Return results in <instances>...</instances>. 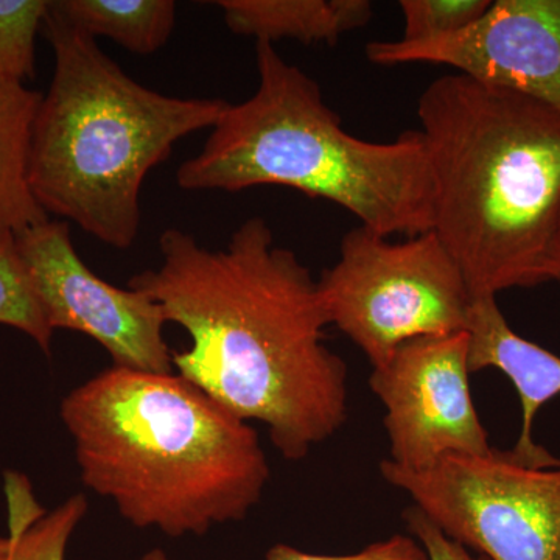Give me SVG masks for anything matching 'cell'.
I'll use <instances>...</instances> for the list:
<instances>
[{
  "mask_svg": "<svg viewBox=\"0 0 560 560\" xmlns=\"http://www.w3.org/2000/svg\"><path fill=\"white\" fill-rule=\"evenodd\" d=\"M162 261L128 280L189 334L173 352L180 377L238 419L265 423L285 459L300 460L348 420V366L327 348L318 289L293 250L276 246L261 217L208 249L189 232L164 231Z\"/></svg>",
  "mask_w": 560,
  "mask_h": 560,
  "instance_id": "cell-1",
  "label": "cell"
},
{
  "mask_svg": "<svg viewBox=\"0 0 560 560\" xmlns=\"http://www.w3.org/2000/svg\"><path fill=\"white\" fill-rule=\"evenodd\" d=\"M60 415L84 486L136 528L205 536L245 521L270 480L256 430L179 374L110 366Z\"/></svg>",
  "mask_w": 560,
  "mask_h": 560,
  "instance_id": "cell-2",
  "label": "cell"
},
{
  "mask_svg": "<svg viewBox=\"0 0 560 560\" xmlns=\"http://www.w3.org/2000/svg\"><path fill=\"white\" fill-rule=\"evenodd\" d=\"M433 173V232L471 298L556 280L560 114L447 73L418 103Z\"/></svg>",
  "mask_w": 560,
  "mask_h": 560,
  "instance_id": "cell-3",
  "label": "cell"
},
{
  "mask_svg": "<svg viewBox=\"0 0 560 560\" xmlns=\"http://www.w3.org/2000/svg\"><path fill=\"white\" fill-rule=\"evenodd\" d=\"M256 61L259 86L248 101L228 103L200 153L180 164V189L283 186L340 206L385 237L433 231V173L420 131L386 143L355 138L275 44L257 40Z\"/></svg>",
  "mask_w": 560,
  "mask_h": 560,
  "instance_id": "cell-4",
  "label": "cell"
},
{
  "mask_svg": "<svg viewBox=\"0 0 560 560\" xmlns=\"http://www.w3.org/2000/svg\"><path fill=\"white\" fill-rule=\"evenodd\" d=\"M43 25L55 70L33 124V197L47 215L73 221L113 248H130L147 175L178 140L212 128L228 103L142 86L50 3Z\"/></svg>",
  "mask_w": 560,
  "mask_h": 560,
  "instance_id": "cell-5",
  "label": "cell"
},
{
  "mask_svg": "<svg viewBox=\"0 0 560 560\" xmlns=\"http://www.w3.org/2000/svg\"><path fill=\"white\" fill-rule=\"evenodd\" d=\"M329 323L382 366L401 345L467 330L466 279L433 231L405 242L360 226L318 280Z\"/></svg>",
  "mask_w": 560,
  "mask_h": 560,
  "instance_id": "cell-6",
  "label": "cell"
},
{
  "mask_svg": "<svg viewBox=\"0 0 560 560\" xmlns=\"http://www.w3.org/2000/svg\"><path fill=\"white\" fill-rule=\"evenodd\" d=\"M404 490L448 539L488 560H560V466L534 469L510 453L447 455L422 470L385 459Z\"/></svg>",
  "mask_w": 560,
  "mask_h": 560,
  "instance_id": "cell-7",
  "label": "cell"
},
{
  "mask_svg": "<svg viewBox=\"0 0 560 560\" xmlns=\"http://www.w3.org/2000/svg\"><path fill=\"white\" fill-rule=\"evenodd\" d=\"M467 330L401 345L374 368L372 393L385 407L389 459L422 470L447 455L489 453V434L471 399Z\"/></svg>",
  "mask_w": 560,
  "mask_h": 560,
  "instance_id": "cell-8",
  "label": "cell"
},
{
  "mask_svg": "<svg viewBox=\"0 0 560 560\" xmlns=\"http://www.w3.org/2000/svg\"><path fill=\"white\" fill-rule=\"evenodd\" d=\"M14 241L51 330L88 335L108 350L114 366L173 372L160 304L95 276L77 253L68 221H43Z\"/></svg>",
  "mask_w": 560,
  "mask_h": 560,
  "instance_id": "cell-9",
  "label": "cell"
},
{
  "mask_svg": "<svg viewBox=\"0 0 560 560\" xmlns=\"http://www.w3.org/2000/svg\"><path fill=\"white\" fill-rule=\"evenodd\" d=\"M366 57L377 66H448L560 114V0H497L466 31L419 40H372Z\"/></svg>",
  "mask_w": 560,
  "mask_h": 560,
  "instance_id": "cell-10",
  "label": "cell"
},
{
  "mask_svg": "<svg viewBox=\"0 0 560 560\" xmlns=\"http://www.w3.org/2000/svg\"><path fill=\"white\" fill-rule=\"evenodd\" d=\"M470 372L493 370L510 378L522 405V429L510 456L526 467L551 469L560 459L533 438L541 408L560 396V357L515 334L500 311L497 296L475 298L469 323Z\"/></svg>",
  "mask_w": 560,
  "mask_h": 560,
  "instance_id": "cell-11",
  "label": "cell"
},
{
  "mask_svg": "<svg viewBox=\"0 0 560 560\" xmlns=\"http://www.w3.org/2000/svg\"><path fill=\"white\" fill-rule=\"evenodd\" d=\"M215 5L235 35L271 44L296 39L307 46H335L346 33L370 24L374 14L370 0H220Z\"/></svg>",
  "mask_w": 560,
  "mask_h": 560,
  "instance_id": "cell-12",
  "label": "cell"
},
{
  "mask_svg": "<svg viewBox=\"0 0 560 560\" xmlns=\"http://www.w3.org/2000/svg\"><path fill=\"white\" fill-rule=\"evenodd\" d=\"M43 94L0 79V237L49 220L28 184L33 124Z\"/></svg>",
  "mask_w": 560,
  "mask_h": 560,
  "instance_id": "cell-13",
  "label": "cell"
},
{
  "mask_svg": "<svg viewBox=\"0 0 560 560\" xmlns=\"http://www.w3.org/2000/svg\"><path fill=\"white\" fill-rule=\"evenodd\" d=\"M50 5L77 31L113 39L132 54H154L175 31L172 0H57Z\"/></svg>",
  "mask_w": 560,
  "mask_h": 560,
  "instance_id": "cell-14",
  "label": "cell"
},
{
  "mask_svg": "<svg viewBox=\"0 0 560 560\" xmlns=\"http://www.w3.org/2000/svg\"><path fill=\"white\" fill-rule=\"evenodd\" d=\"M5 489L9 536H0V560H66L69 539L90 508L86 497L77 493L46 512L22 475L7 474Z\"/></svg>",
  "mask_w": 560,
  "mask_h": 560,
  "instance_id": "cell-15",
  "label": "cell"
},
{
  "mask_svg": "<svg viewBox=\"0 0 560 560\" xmlns=\"http://www.w3.org/2000/svg\"><path fill=\"white\" fill-rule=\"evenodd\" d=\"M0 324L24 331L50 355L54 330L22 265L13 234L0 237Z\"/></svg>",
  "mask_w": 560,
  "mask_h": 560,
  "instance_id": "cell-16",
  "label": "cell"
},
{
  "mask_svg": "<svg viewBox=\"0 0 560 560\" xmlns=\"http://www.w3.org/2000/svg\"><path fill=\"white\" fill-rule=\"evenodd\" d=\"M47 0H0V79L24 84L35 77L36 35Z\"/></svg>",
  "mask_w": 560,
  "mask_h": 560,
  "instance_id": "cell-17",
  "label": "cell"
},
{
  "mask_svg": "<svg viewBox=\"0 0 560 560\" xmlns=\"http://www.w3.org/2000/svg\"><path fill=\"white\" fill-rule=\"evenodd\" d=\"M490 3V0H400L405 22L400 39H429L466 31L480 20Z\"/></svg>",
  "mask_w": 560,
  "mask_h": 560,
  "instance_id": "cell-18",
  "label": "cell"
},
{
  "mask_svg": "<svg viewBox=\"0 0 560 560\" xmlns=\"http://www.w3.org/2000/svg\"><path fill=\"white\" fill-rule=\"evenodd\" d=\"M140 560H168L164 551L156 548L143 555ZM267 560H430L425 548L416 537L396 534L389 539L371 544L353 555L327 556L304 552L290 545L278 544L267 552Z\"/></svg>",
  "mask_w": 560,
  "mask_h": 560,
  "instance_id": "cell-19",
  "label": "cell"
},
{
  "mask_svg": "<svg viewBox=\"0 0 560 560\" xmlns=\"http://www.w3.org/2000/svg\"><path fill=\"white\" fill-rule=\"evenodd\" d=\"M404 521L411 536L425 548L430 560H488L481 556L475 558L467 548L448 539L416 506H410L404 512Z\"/></svg>",
  "mask_w": 560,
  "mask_h": 560,
  "instance_id": "cell-20",
  "label": "cell"
},
{
  "mask_svg": "<svg viewBox=\"0 0 560 560\" xmlns=\"http://www.w3.org/2000/svg\"><path fill=\"white\" fill-rule=\"evenodd\" d=\"M556 280L560 282V235H559V250H558V271H556Z\"/></svg>",
  "mask_w": 560,
  "mask_h": 560,
  "instance_id": "cell-21",
  "label": "cell"
}]
</instances>
